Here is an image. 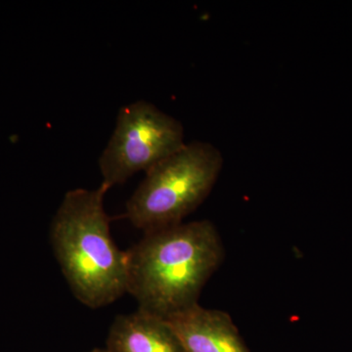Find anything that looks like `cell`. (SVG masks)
<instances>
[{
  "mask_svg": "<svg viewBox=\"0 0 352 352\" xmlns=\"http://www.w3.org/2000/svg\"><path fill=\"white\" fill-rule=\"evenodd\" d=\"M126 254L127 293L139 309L168 319L198 303L224 249L214 224L199 220L146 232Z\"/></svg>",
  "mask_w": 352,
  "mask_h": 352,
  "instance_id": "6da1fadb",
  "label": "cell"
},
{
  "mask_svg": "<svg viewBox=\"0 0 352 352\" xmlns=\"http://www.w3.org/2000/svg\"><path fill=\"white\" fill-rule=\"evenodd\" d=\"M107 187L67 192L53 217V251L76 298L90 308L127 293V254L113 243L104 208Z\"/></svg>",
  "mask_w": 352,
  "mask_h": 352,
  "instance_id": "7a4b0ae2",
  "label": "cell"
},
{
  "mask_svg": "<svg viewBox=\"0 0 352 352\" xmlns=\"http://www.w3.org/2000/svg\"><path fill=\"white\" fill-rule=\"evenodd\" d=\"M223 166L212 143L192 141L146 171L126 204V217L144 233L182 223L210 195Z\"/></svg>",
  "mask_w": 352,
  "mask_h": 352,
  "instance_id": "3957f363",
  "label": "cell"
},
{
  "mask_svg": "<svg viewBox=\"0 0 352 352\" xmlns=\"http://www.w3.org/2000/svg\"><path fill=\"white\" fill-rule=\"evenodd\" d=\"M185 144L184 127L173 116L145 100L124 106L99 159L102 184L108 189L122 184Z\"/></svg>",
  "mask_w": 352,
  "mask_h": 352,
  "instance_id": "277c9868",
  "label": "cell"
},
{
  "mask_svg": "<svg viewBox=\"0 0 352 352\" xmlns=\"http://www.w3.org/2000/svg\"><path fill=\"white\" fill-rule=\"evenodd\" d=\"M184 352H251L230 315L199 303L168 319Z\"/></svg>",
  "mask_w": 352,
  "mask_h": 352,
  "instance_id": "5b68a950",
  "label": "cell"
},
{
  "mask_svg": "<svg viewBox=\"0 0 352 352\" xmlns=\"http://www.w3.org/2000/svg\"><path fill=\"white\" fill-rule=\"evenodd\" d=\"M109 352H184L168 319L139 309L113 320L107 339Z\"/></svg>",
  "mask_w": 352,
  "mask_h": 352,
  "instance_id": "8992f818",
  "label": "cell"
},
{
  "mask_svg": "<svg viewBox=\"0 0 352 352\" xmlns=\"http://www.w3.org/2000/svg\"><path fill=\"white\" fill-rule=\"evenodd\" d=\"M87 352H109L107 349H94V351H90Z\"/></svg>",
  "mask_w": 352,
  "mask_h": 352,
  "instance_id": "52a82bcc",
  "label": "cell"
}]
</instances>
